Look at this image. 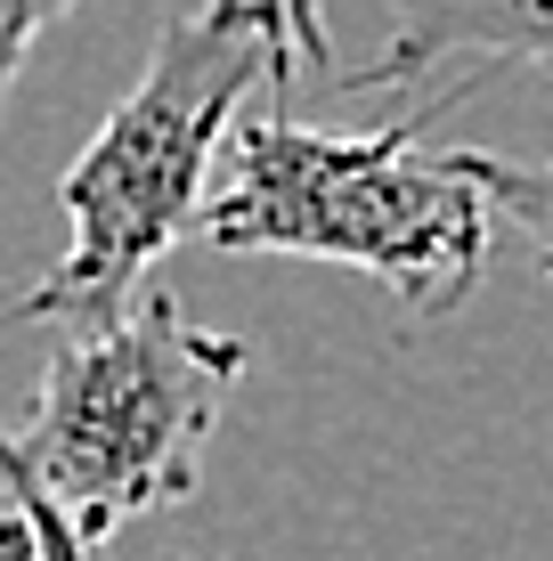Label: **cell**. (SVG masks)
<instances>
[{
  "label": "cell",
  "mask_w": 553,
  "mask_h": 561,
  "mask_svg": "<svg viewBox=\"0 0 553 561\" xmlns=\"http://www.w3.org/2000/svg\"><path fill=\"white\" fill-rule=\"evenodd\" d=\"M66 9H82V0H0V106H9L16 73H25V49L42 42V25H57Z\"/></svg>",
  "instance_id": "cell-6"
},
{
  "label": "cell",
  "mask_w": 553,
  "mask_h": 561,
  "mask_svg": "<svg viewBox=\"0 0 553 561\" xmlns=\"http://www.w3.org/2000/svg\"><path fill=\"white\" fill-rule=\"evenodd\" d=\"M456 57L464 82H488L497 66H553V0H407L399 33L375 66L350 73V90H391Z\"/></svg>",
  "instance_id": "cell-4"
},
{
  "label": "cell",
  "mask_w": 553,
  "mask_h": 561,
  "mask_svg": "<svg viewBox=\"0 0 553 561\" xmlns=\"http://www.w3.org/2000/svg\"><path fill=\"white\" fill-rule=\"evenodd\" d=\"M0 561H42V553H33V529H25V520H0Z\"/></svg>",
  "instance_id": "cell-7"
},
{
  "label": "cell",
  "mask_w": 553,
  "mask_h": 561,
  "mask_svg": "<svg viewBox=\"0 0 553 561\" xmlns=\"http://www.w3.org/2000/svg\"><path fill=\"white\" fill-rule=\"evenodd\" d=\"M464 171L481 180L488 211H505V220L529 237V261L553 277V154H545V163H512V154L464 147Z\"/></svg>",
  "instance_id": "cell-5"
},
{
  "label": "cell",
  "mask_w": 553,
  "mask_h": 561,
  "mask_svg": "<svg viewBox=\"0 0 553 561\" xmlns=\"http://www.w3.org/2000/svg\"><path fill=\"white\" fill-rule=\"evenodd\" d=\"M318 57H326L318 0H196L187 16H171L147 73L57 180L66 253L16 301V318L90 325L123 309L171 244L196 237L212 204V147L228 139L237 106L285 90Z\"/></svg>",
  "instance_id": "cell-1"
},
{
  "label": "cell",
  "mask_w": 553,
  "mask_h": 561,
  "mask_svg": "<svg viewBox=\"0 0 553 561\" xmlns=\"http://www.w3.org/2000/svg\"><path fill=\"white\" fill-rule=\"evenodd\" d=\"M244 366L253 351L196 325L163 285L73 325L16 439L25 456L16 520L33 529V553L90 561L123 520L187 505L204 489V448Z\"/></svg>",
  "instance_id": "cell-2"
},
{
  "label": "cell",
  "mask_w": 553,
  "mask_h": 561,
  "mask_svg": "<svg viewBox=\"0 0 553 561\" xmlns=\"http://www.w3.org/2000/svg\"><path fill=\"white\" fill-rule=\"evenodd\" d=\"M464 99L472 82L448 73L383 130H310L261 114L237 130V171L204 204L196 237L212 253H301L367 268L415 325L456 318L488 268V196L464 171V147L424 154V130Z\"/></svg>",
  "instance_id": "cell-3"
},
{
  "label": "cell",
  "mask_w": 553,
  "mask_h": 561,
  "mask_svg": "<svg viewBox=\"0 0 553 561\" xmlns=\"http://www.w3.org/2000/svg\"><path fill=\"white\" fill-rule=\"evenodd\" d=\"M0 489H9V496L25 489V456H16V439H9V432H0Z\"/></svg>",
  "instance_id": "cell-8"
}]
</instances>
